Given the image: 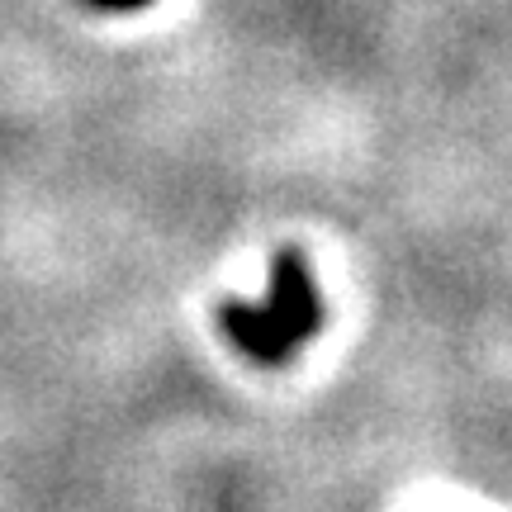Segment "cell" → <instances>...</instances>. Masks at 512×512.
<instances>
[{
  "instance_id": "obj_1",
  "label": "cell",
  "mask_w": 512,
  "mask_h": 512,
  "mask_svg": "<svg viewBox=\"0 0 512 512\" xmlns=\"http://www.w3.org/2000/svg\"><path fill=\"white\" fill-rule=\"evenodd\" d=\"M228 342L256 366H290L294 351L323 332V299L309 275V261L280 247L271 261V294L261 304L228 299L219 313Z\"/></svg>"
},
{
  "instance_id": "obj_2",
  "label": "cell",
  "mask_w": 512,
  "mask_h": 512,
  "mask_svg": "<svg viewBox=\"0 0 512 512\" xmlns=\"http://www.w3.org/2000/svg\"><path fill=\"white\" fill-rule=\"evenodd\" d=\"M91 10H100V15H128V10H147L152 0H86Z\"/></svg>"
}]
</instances>
